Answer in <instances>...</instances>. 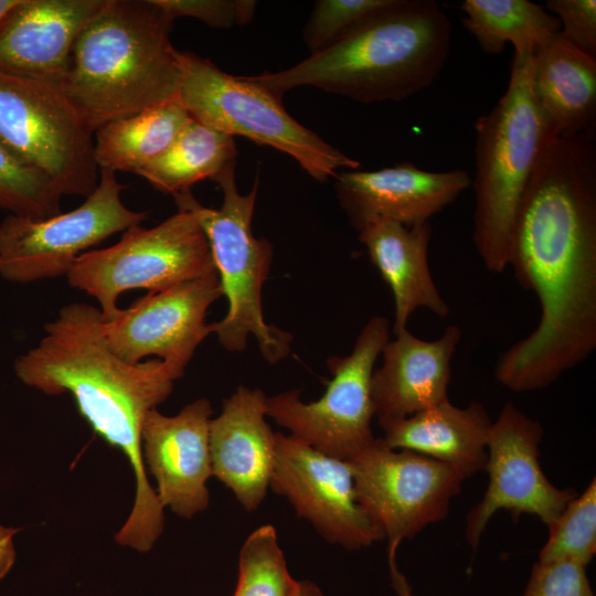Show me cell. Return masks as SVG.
I'll return each mask as SVG.
<instances>
[{
    "mask_svg": "<svg viewBox=\"0 0 596 596\" xmlns=\"http://www.w3.org/2000/svg\"><path fill=\"white\" fill-rule=\"evenodd\" d=\"M509 266L541 306L536 328L501 353L497 381L544 389L596 349V143L594 132L554 136L521 202Z\"/></svg>",
    "mask_w": 596,
    "mask_h": 596,
    "instance_id": "6da1fadb",
    "label": "cell"
},
{
    "mask_svg": "<svg viewBox=\"0 0 596 596\" xmlns=\"http://www.w3.org/2000/svg\"><path fill=\"white\" fill-rule=\"evenodd\" d=\"M99 308L63 306L44 326L45 334L13 363L17 377L46 395L71 393L81 415L128 458L136 477L132 510L115 541L139 552L151 550L163 531V507L151 488L141 451L146 414L162 403L181 376L155 359L128 363L108 347Z\"/></svg>",
    "mask_w": 596,
    "mask_h": 596,
    "instance_id": "7a4b0ae2",
    "label": "cell"
},
{
    "mask_svg": "<svg viewBox=\"0 0 596 596\" xmlns=\"http://www.w3.org/2000/svg\"><path fill=\"white\" fill-rule=\"evenodd\" d=\"M451 47V23L435 0H397L300 63L248 76L277 96L311 86L363 104L401 102L430 86Z\"/></svg>",
    "mask_w": 596,
    "mask_h": 596,
    "instance_id": "3957f363",
    "label": "cell"
},
{
    "mask_svg": "<svg viewBox=\"0 0 596 596\" xmlns=\"http://www.w3.org/2000/svg\"><path fill=\"white\" fill-rule=\"evenodd\" d=\"M173 18L155 0H105L81 30L56 86L94 131L177 98Z\"/></svg>",
    "mask_w": 596,
    "mask_h": 596,
    "instance_id": "277c9868",
    "label": "cell"
},
{
    "mask_svg": "<svg viewBox=\"0 0 596 596\" xmlns=\"http://www.w3.org/2000/svg\"><path fill=\"white\" fill-rule=\"evenodd\" d=\"M533 54L514 53L504 95L476 120L472 240L485 266H509L517 215L539 160L554 137L532 88Z\"/></svg>",
    "mask_w": 596,
    "mask_h": 596,
    "instance_id": "5b68a950",
    "label": "cell"
},
{
    "mask_svg": "<svg viewBox=\"0 0 596 596\" xmlns=\"http://www.w3.org/2000/svg\"><path fill=\"white\" fill-rule=\"evenodd\" d=\"M235 167L230 166L214 180L223 192L220 209L200 204L191 190L173 198L178 209L191 211L199 221L228 301L225 317L210 323L212 333L231 352L243 351L252 336L263 358L276 363L290 352L291 334L264 318L262 290L272 266L273 246L252 232L258 178L253 189L242 194L236 187Z\"/></svg>",
    "mask_w": 596,
    "mask_h": 596,
    "instance_id": "8992f818",
    "label": "cell"
},
{
    "mask_svg": "<svg viewBox=\"0 0 596 596\" xmlns=\"http://www.w3.org/2000/svg\"><path fill=\"white\" fill-rule=\"evenodd\" d=\"M182 77L177 100L192 119L241 136L292 157L316 181L356 170L354 160L302 126L285 109L281 97L252 81L220 70L209 58L180 51Z\"/></svg>",
    "mask_w": 596,
    "mask_h": 596,
    "instance_id": "52a82bcc",
    "label": "cell"
},
{
    "mask_svg": "<svg viewBox=\"0 0 596 596\" xmlns=\"http://www.w3.org/2000/svg\"><path fill=\"white\" fill-rule=\"evenodd\" d=\"M215 270L195 215L178 209L151 228L131 226L116 244L83 253L66 277L71 287L97 300L104 322H110L123 310L117 299L124 291H160Z\"/></svg>",
    "mask_w": 596,
    "mask_h": 596,
    "instance_id": "ba28073f",
    "label": "cell"
},
{
    "mask_svg": "<svg viewBox=\"0 0 596 596\" xmlns=\"http://www.w3.org/2000/svg\"><path fill=\"white\" fill-rule=\"evenodd\" d=\"M93 134L56 86L0 72V142L62 195L86 198L96 189Z\"/></svg>",
    "mask_w": 596,
    "mask_h": 596,
    "instance_id": "9c48e42d",
    "label": "cell"
},
{
    "mask_svg": "<svg viewBox=\"0 0 596 596\" xmlns=\"http://www.w3.org/2000/svg\"><path fill=\"white\" fill-rule=\"evenodd\" d=\"M389 340V320L372 317L349 355L328 360L332 379L319 400L305 403L298 390L266 396V416L318 451L347 461L352 459L375 439L371 428V377Z\"/></svg>",
    "mask_w": 596,
    "mask_h": 596,
    "instance_id": "30bf717a",
    "label": "cell"
},
{
    "mask_svg": "<svg viewBox=\"0 0 596 596\" xmlns=\"http://www.w3.org/2000/svg\"><path fill=\"white\" fill-rule=\"evenodd\" d=\"M99 172L96 189L76 209L42 220L9 214L0 223L1 278L28 284L66 276L87 248L148 217L124 204L125 185L115 172Z\"/></svg>",
    "mask_w": 596,
    "mask_h": 596,
    "instance_id": "8fae6325",
    "label": "cell"
},
{
    "mask_svg": "<svg viewBox=\"0 0 596 596\" xmlns=\"http://www.w3.org/2000/svg\"><path fill=\"white\" fill-rule=\"evenodd\" d=\"M348 462L359 501L387 540V560L396 558L402 541L447 517L465 480L455 467L412 450L392 449L382 438Z\"/></svg>",
    "mask_w": 596,
    "mask_h": 596,
    "instance_id": "7c38bea8",
    "label": "cell"
},
{
    "mask_svg": "<svg viewBox=\"0 0 596 596\" xmlns=\"http://www.w3.org/2000/svg\"><path fill=\"white\" fill-rule=\"evenodd\" d=\"M541 424L507 403L491 423L487 440L488 488L469 511L465 535L472 549L479 546L490 519L499 510L514 517L526 513L549 525L577 494L554 486L540 465Z\"/></svg>",
    "mask_w": 596,
    "mask_h": 596,
    "instance_id": "4fadbf2b",
    "label": "cell"
},
{
    "mask_svg": "<svg viewBox=\"0 0 596 596\" xmlns=\"http://www.w3.org/2000/svg\"><path fill=\"white\" fill-rule=\"evenodd\" d=\"M269 487L287 498L297 515L309 521L329 543L359 550L384 539L383 531L356 497L347 460L276 433Z\"/></svg>",
    "mask_w": 596,
    "mask_h": 596,
    "instance_id": "5bb4252c",
    "label": "cell"
},
{
    "mask_svg": "<svg viewBox=\"0 0 596 596\" xmlns=\"http://www.w3.org/2000/svg\"><path fill=\"white\" fill-rule=\"evenodd\" d=\"M222 296L216 270L148 292L104 323L108 347L132 364L156 355L182 377L199 344L212 333L206 311Z\"/></svg>",
    "mask_w": 596,
    "mask_h": 596,
    "instance_id": "9a60e30c",
    "label": "cell"
},
{
    "mask_svg": "<svg viewBox=\"0 0 596 596\" xmlns=\"http://www.w3.org/2000/svg\"><path fill=\"white\" fill-rule=\"evenodd\" d=\"M211 403L200 398L174 416L150 409L141 429L143 464L155 476L158 499L179 517L191 519L210 501L207 479L213 476L209 432Z\"/></svg>",
    "mask_w": 596,
    "mask_h": 596,
    "instance_id": "2e32d148",
    "label": "cell"
},
{
    "mask_svg": "<svg viewBox=\"0 0 596 596\" xmlns=\"http://www.w3.org/2000/svg\"><path fill=\"white\" fill-rule=\"evenodd\" d=\"M334 179L340 205L356 231L373 220L406 227L428 222L471 185L466 170L426 171L412 162L340 171Z\"/></svg>",
    "mask_w": 596,
    "mask_h": 596,
    "instance_id": "e0dca14e",
    "label": "cell"
},
{
    "mask_svg": "<svg viewBox=\"0 0 596 596\" xmlns=\"http://www.w3.org/2000/svg\"><path fill=\"white\" fill-rule=\"evenodd\" d=\"M105 0H20L0 21V72L57 86Z\"/></svg>",
    "mask_w": 596,
    "mask_h": 596,
    "instance_id": "ac0fdd59",
    "label": "cell"
},
{
    "mask_svg": "<svg viewBox=\"0 0 596 596\" xmlns=\"http://www.w3.org/2000/svg\"><path fill=\"white\" fill-rule=\"evenodd\" d=\"M265 402L262 390L238 386L210 423L213 476L249 512L265 499L275 465L276 433L265 419Z\"/></svg>",
    "mask_w": 596,
    "mask_h": 596,
    "instance_id": "d6986e66",
    "label": "cell"
},
{
    "mask_svg": "<svg viewBox=\"0 0 596 596\" xmlns=\"http://www.w3.org/2000/svg\"><path fill=\"white\" fill-rule=\"evenodd\" d=\"M382 349L383 363L371 377V397L379 423L412 416L448 400L451 358L461 338L448 326L434 341L407 329Z\"/></svg>",
    "mask_w": 596,
    "mask_h": 596,
    "instance_id": "ffe728a7",
    "label": "cell"
},
{
    "mask_svg": "<svg viewBox=\"0 0 596 596\" xmlns=\"http://www.w3.org/2000/svg\"><path fill=\"white\" fill-rule=\"evenodd\" d=\"M371 262L392 289L395 302L393 332L406 329L411 315L426 308L447 317L449 307L439 294L428 267V222L406 227L389 220H373L358 230Z\"/></svg>",
    "mask_w": 596,
    "mask_h": 596,
    "instance_id": "44dd1931",
    "label": "cell"
},
{
    "mask_svg": "<svg viewBox=\"0 0 596 596\" xmlns=\"http://www.w3.org/2000/svg\"><path fill=\"white\" fill-rule=\"evenodd\" d=\"M491 423L481 403L458 407L447 400L412 416L379 425L387 447L412 450L448 464L467 479L485 470Z\"/></svg>",
    "mask_w": 596,
    "mask_h": 596,
    "instance_id": "7402d4cb",
    "label": "cell"
},
{
    "mask_svg": "<svg viewBox=\"0 0 596 596\" xmlns=\"http://www.w3.org/2000/svg\"><path fill=\"white\" fill-rule=\"evenodd\" d=\"M532 88L554 136L595 130L596 57L561 32L534 51Z\"/></svg>",
    "mask_w": 596,
    "mask_h": 596,
    "instance_id": "603a6c76",
    "label": "cell"
},
{
    "mask_svg": "<svg viewBox=\"0 0 596 596\" xmlns=\"http://www.w3.org/2000/svg\"><path fill=\"white\" fill-rule=\"evenodd\" d=\"M191 119L175 98L106 123L95 131L98 169L137 174L174 142Z\"/></svg>",
    "mask_w": 596,
    "mask_h": 596,
    "instance_id": "cb8c5ba5",
    "label": "cell"
},
{
    "mask_svg": "<svg viewBox=\"0 0 596 596\" xmlns=\"http://www.w3.org/2000/svg\"><path fill=\"white\" fill-rule=\"evenodd\" d=\"M236 157L233 137L191 119L174 142L137 174L157 190L174 195L205 179L214 181L236 164Z\"/></svg>",
    "mask_w": 596,
    "mask_h": 596,
    "instance_id": "d4e9b609",
    "label": "cell"
},
{
    "mask_svg": "<svg viewBox=\"0 0 596 596\" xmlns=\"http://www.w3.org/2000/svg\"><path fill=\"white\" fill-rule=\"evenodd\" d=\"M464 26L489 54L501 53L508 43L514 53H530L561 32L560 20L529 0H465Z\"/></svg>",
    "mask_w": 596,
    "mask_h": 596,
    "instance_id": "484cf974",
    "label": "cell"
},
{
    "mask_svg": "<svg viewBox=\"0 0 596 596\" xmlns=\"http://www.w3.org/2000/svg\"><path fill=\"white\" fill-rule=\"evenodd\" d=\"M298 581L288 572L277 533L272 524L253 531L238 557V578L233 596H295Z\"/></svg>",
    "mask_w": 596,
    "mask_h": 596,
    "instance_id": "4316f807",
    "label": "cell"
},
{
    "mask_svg": "<svg viewBox=\"0 0 596 596\" xmlns=\"http://www.w3.org/2000/svg\"><path fill=\"white\" fill-rule=\"evenodd\" d=\"M541 563L573 561L585 566L596 554V480L576 494L549 525Z\"/></svg>",
    "mask_w": 596,
    "mask_h": 596,
    "instance_id": "83f0119b",
    "label": "cell"
},
{
    "mask_svg": "<svg viewBox=\"0 0 596 596\" xmlns=\"http://www.w3.org/2000/svg\"><path fill=\"white\" fill-rule=\"evenodd\" d=\"M62 194L41 171L22 163L0 142V209L33 220L61 213Z\"/></svg>",
    "mask_w": 596,
    "mask_h": 596,
    "instance_id": "f1b7e54d",
    "label": "cell"
},
{
    "mask_svg": "<svg viewBox=\"0 0 596 596\" xmlns=\"http://www.w3.org/2000/svg\"><path fill=\"white\" fill-rule=\"evenodd\" d=\"M396 1L318 0L304 28V42L310 54L319 52Z\"/></svg>",
    "mask_w": 596,
    "mask_h": 596,
    "instance_id": "f546056e",
    "label": "cell"
},
{
    "mask_svg": "<svg viewBox=\"0 0 596 596\" xmlns=\"http://www.w3.org/2000/svg\"><path fill=\"white\" fill-rule=\"evenodd\" d=\"M173 20L179 17L198 19L209 26L227 29L245 25L256 10L253 0H155Z\"/></svg>",
    "mask_w": 596,
    "mask_h": 596,
    "instance_id": "4dcf8cb0",
    "label": "cell"
},
{
    "mask_svg": "<svg viewBox=\"0 0 596 596\" xmlns=\"http://www.w3.org/2000/svg\"><path fill=\"white\" fill-rule=\"evenodd\" d=\"M522 596H594L586 566L573 561L534 564Z\"/></svg>",
    "mask_w": 596,
    "mask_h": 596,
    "instance_id": "1f68e13d",
    "label": "cell"
},
{
    "mask_svg": "<svg viewBox=\"0 0 596 596\" xmlns=\"http://www.w3.org/2000/svg\"><path fill=\"white\" fill-rule=\"evenodd\" d=\"M544 8L560 20L566 41L596 57L595 0H547Z\"/></svg>",
    "mask_w": 596,
    "mask_h": 596,
    "instance_id": "d6a6232c",
    "label": "cell"
},
{
    "mask_svg": "<svg viewBox=\"0 0 596 596\" xmlns=\"http://www.w3.org/2000/svg\"><path fill=\"white\" fill-rule=\"evenodd\" d=\"M20 529L0 525V581H2L13 567L15 550L13 536Z\"/></svg>",
    "mask_w": 596,
    "mask_h": 596,
    "instance_id": "836d02e7",
    "label": "cell"
},
{
    "mask_svg": "<svg viewBox=\"0 0 596 596\" xmlns=\"http://www.w3.org/2000/svg\"><path fill=\"white\" fill-rule=\"evenodd\" d=\"M392 586L398 596H414L406 577L400 572L396 558L389 560Z\"/></svg>",
    "mask_w": 596,
    "mask_h": 596,
    "instance_id": "e575fe53",
    "label": "cell"
},
{
    "mask_svg": "<svg viewBox=\"0 0 596 596\" xmlns=\"http://www.w3.org/2000/svg\"><path fill=\"white\" fill-rule=\"evenodd\" d=\"M295 596H324L320 588L310 581H299Z\"/></svg>",
    "mask_w": 596,
    "mask_h": 596,
    "instance_id": "d590c367",
    "label": "cell"
},
{
    "mask_svg": "<svg viewBox=\"0 0 596 596\" xmlns=\"http://www.w3.org/2000/svg\"><path fill=\"white\" fill-rule=\"evenodd\" d=\"M20 0H0V21Z\"/></svg>",
    "mask_w": 596,
    "mask_h": 596,
    "instance_id": "8d00e7d4",
    "label": "cell"
}]
</instances>
